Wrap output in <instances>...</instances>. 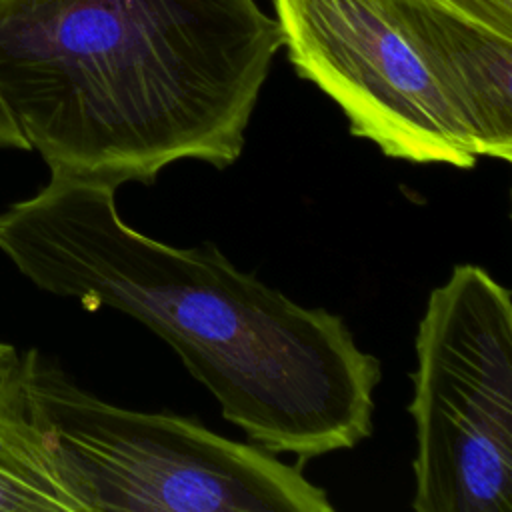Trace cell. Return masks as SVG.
Instances as JSON below:
<instances>
[{
    "label": "cell",
    "mask_w": 512,
    "mask_h": 512,
    "mask_svg": "<svg viewBox=\"0 0 512 512\" xmlns=\"http://www.w3.org/2000/svg\"><path fill=\"white\" fill-rule=\"evenodd\" d=\"M116 192L50 172L0 212V252L36 288L150 328L252 444L302 464L370 438L380 360L338 314L294 302L212 242L178 248L138 232Z\"/></svg>",
    "instance_id": "obj_1"
},
{
    "label": "cell",
    "mask_w": 512,
    "mask_h": 512,
    "mask_svg": "<svg viewBox=\"0 0 512 512\" xmlns=\"http://www.w3.org/2000/svg\"><path fill=\"white\" fill-rule=\"evenodd\" d=\"M282 48L258 0H4L0 98L50 172L232 166Z\"/></svg>",
    "instance_id": "obj_2"
},
{
    "label": "cell",
    "mask_w": 512,
    "mask_h": 512,
    "mask_svg": "<svg viewBox=\"0 0 512 512\" xmlns=\"http://www.w3.org/2000/svg\"><path fill=\"white\" fill-rule=\"evenodd\" d=\"M30 410L82 512H332L302 464L172 412H140L80 388L38 350L18 358Z\"/></svg>",
    "instance_id": "obj_3"
},
{
    "label": "cell",
    "mask_w": 512,
    "mask_h": 512,
    "mask_svg": "<svg viewBox=\"0 0 512 512\" xmlns=\"http://www.w3.org/2000/svg\"><path fill=\"white\" fill-rule=\"evenodd\" d=\"M416 512H512V296L458 264L430 290L414 340Z\"/></svg>",
    "instance_id": "obj_4"
},
{
    "label": "cell",
    "mask_w": 512,
    "mask_h": 512,
    "mask_svg": "<svg viewBox=\"0 0 512 512\" xmlns=\"http://www.w3.org/2000/svg\"><path fill=\"white\" fill-rule=\"evenodd\" d=\"M274 18L296 74L342 110L352 136L412 164L486 158L462 86L404 0H274Z\"/></svg>",
    "instance_id": "obj_5"
},
{
    "label": "cell",
    "mask_w": 512,
    "mask_h": 512,
    "mask_svg": "<svg viewBox=\"0 0 512 512\" xmlns=\"http://www.w3.org/2000/svg\"><path fill=\"white\" fill-rule=\"evenodd\" d=\"M462 86L486 158L512 160V36L468 20L436 0H404Z\"/></svg>",
    "instance_id": "obj_6"
},
{
    "label": "cell",
    "mask_w": 512,
    "mask_h": 512,
    "mask_svg": "<svg viewBox=\"0 0 512 512\" xmlns=\"http://www.w3.org/2000/svg\"><path fill=\"white\" fill-rule=\"evenodd\" d=\"M0 512H82L30 410L18 362L0 376Z\"/></svg>",
    "instance_id": "obj_7"
},
{
    "label": "cell",
    "mask_w": 512,
    "mask_h": 512,
    "mask_svg": "<svg viewBox=\"0 0 512 512\" xmlns=\"http://www.w3.org/2000/svg\"><path fill=\"white\" fill-rule=\"evenodd\" d=\"M452 12L512 36V0H436Z\"/></svg>",
    "instance_id": "obj_8"
},
{
    "label": "cell",
    "mask_w": 512,
    "mask_h": 512,
    "mask_svg": "<svg viewBox=\"0 0 512 512\" xmlns=\"http://www.w3.org/2000/svg\"><path fill=\"white\" fill-rule=\"evenodd\" d=\"M0 148L6 150H30L22 132L18 130L12 114L0 98Z\"/></svg>",
    "instance_id": "obj_9"
},
{
    "label": "cell",
    "mask_w": 512,
    "mask_h": 512,
    "mask_svg": "<svg viewBox=\"0 0 512 512\" xmlns=\"http://www.w3.org/2000/svg\"><path fill=\"white\" fill-rule=\"evenodd\" d=\"M18 352L12 344L0 340V376H4L16 362H18Z\"/></svg>",
    "instance_id": "obj_10"
},
{
    "label": "cell",
    "mask_w": 512,
    "mask_h": 512,
    "mask_svg": "<svg viewBox=\"0 0 512 512\" xmlns=\"http://www.w3.org/2000/svg\"><path fill=\"white\" fill-rule=\"evenodd\" d=\"M0 2H4V0H0Z\"/></svg>",
    "instance_id": "obj_11"
}]
</instances>
